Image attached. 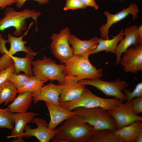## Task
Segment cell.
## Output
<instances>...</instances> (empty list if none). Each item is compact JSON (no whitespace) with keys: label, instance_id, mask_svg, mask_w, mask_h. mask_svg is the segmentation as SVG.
Returning <instances> with one entry per match:
<instances>
[{"label":"cell","instance_id":"cell-34","mask_svg":"<svg viewBox=\"0 0 142 142\" xmlns=\"http://www.w3.org/2000/svg\"><path fill=\"white\" fill-rule=\"evenodd\" d=\"M7 43H8V40L4 39L0 33V53L2 55L6 53L8 51L6 46Z\"/></svg>","mask_w":142,"mask_h":142},{"label":"cell","instance_id":"cell-6","mask_svg":"<svg viewBox=\"0 0 142 142\" xmlns=\"http://www.w3.org/2000/svg\"><path fill=\"white\" fill-rule=\"evenodd\" d=\"M33 75L42 80H57L60 83L64 80L63 73L64 65L58 64L51 58L43 56L42 59L32 60Z\"/></svg>","mask_w":142,"mask_h":142},{"label":"cell","instance_id":"cell-33","mask_svg":"<svg viewBox=\"0 0 142 142\" xmlns=\"http://www.w3.org/2000/svg\"><path fill=\"white\" fill-rule=\"evenodd\" d=\"M27 0H17L16 2V6L17 8H21ZM37 2L40 5L45 4L49 2V0H33Z\"/></svg>","mask_w":142,"mask_h":142},{"label":"cell","instance_id":"cell-3","mask_svg":"<svg viewBox=\"0 0 142 142\" xmlns=\"http://www.w3.org/2000/svg\"><path fill=\"white\" fill-rule=\"evenodd\" d=\"M64 65V75L75 77L78 81L99 78L103 74V69L93 66L89 57L73 55Z\"/></svg>","mask_w":142,"mask_h":142},{"label":"cell","instance_id":"cell-7","mask_svg":"<svg viewBox=\"0 0 142 142\" xmlns=\"http://www.w3.org/2000/svg\"><path fill=\"white\" fill-rule=\"evenodd\" d=\"M78 81L81 84L94 87L107 96L114 97L123 102L126 100L122 91L129 86L126 80L118 79L113 82L106 81L99 78L82 79Z\"/></svg>","mask_w":142,"mask_h":142},{"label":"cell","instance_id":"cell-5","mask_svg":"<svg viewBox=\"0 0 142 142\" xmlns=\"http://www.w3.org/2000/svg\"><path fill=\"white\" fill-rule=\"evenodd\" d=\"M123 101L116 98L106 99L96 96L88 89L86 88L78 99L74 101L60 103V105L69 110L82 107L102 108L107 110L116 107L123 103Z\"/></svg>","mask_w":142,"mask_h":142},{"label":"cell","instance_id":"cell-30","mask_svg":"<svg viewBox=\"0 0 142 142\" xmlns=\"http://www.w3.org/2000/svg\"><path fill=\"white\" fill-rule=\"evenodd\" d=\"M66 4L63 8L64 11L68 10H75L78 9H85L87 7L84 5L80 0H66Z\"/></svg>","mask_w":142,"mask_h":142},{"label":"cell","instance_id":"cell-36","mask_svg":"<svg viewBox=\"0 0 142 142\" xmlns=\"http://www.w3.org/2000/svg\"><path fill=\"white\" fill-rule=\"evenodd\" d=\"M17 0H0V8L4 9L16 3Z\"/></svg>","mask_w":142,"mask_h":142},{"label":"cell","instance_id":"cell-37","mask_svg":"<svg viewBox=\"0 0 142 142\" xmlns=\"http://www.w3.org/2000/svg\"><path fill=\"white\" fill-rule=\"evenodd\" d=\"M138 38L139 44H142V25L138 27Z\"/></svg>","mask_w":142,"mask_h":142},{"label":"cell","instance_id":"cell-15","mask_svg":"<svg viewBox=\"0 0 142 142\" xmlns=\"http://www.w3.org/2000/svg\"><path fill=\"white\" fill-rule=\"evenodd\" d=\"M138 29V27L134 25L125 28L123 31V35L125 37L120 41L116 50V65L120 63L122 54L130 46L133 45L135 47L140 44L139 42Z\"/></svg>","mask_w":142,"mask_h":142},{"label":"cell","instance_id":"cell-2","mask_svg":"<svg viewBox=\"0 0 142 142\" xmlns=\"http://www.w3.org/2000/svg\"><path fill=\"white\" fill-rule=\"evenodd\" d=\"M41 14L40 12L34 9H25L20 11H16L13 8H6L4 13V16L0 19V31L11 27H14L15 30L13 34L16 36H21L23 32L27 29L26 19L32 18L36 24L35 31H38L37 19Z\"/></svg>","mask_w":142,"mask_h":142},{"label":"cell","instance_id":"cell-26","mask_svg":"<svg viewBox=\"0 0 142 142\" xmlns=\"http://www.w3.org/2000/svg\"><path fill=\"white\" fill-rule=\"evenodd\" d=\"M47 80H42L34 75L30 77L26 84L23 87L17 89L18 93L26 91L33 93L40 89L43 85V84Z\"/></svg>","mask_w":142,"mask_h":142},{"label":"cell","instance_id":"cell-22","mask_svg":"<svg viewBox=\"0 0 142 142\" xmlns=\"http://www.w3.org/2000/svg\"><path fill=\"white\" fill-rule=\"evenodd\" d=\"M123 32V29H121L115 36L111 39L100 38L98 44L92 54L103 51L106 53H115L118 43L124 38Z\"/></svg>","mask_w":142,"mask_h":142},{"label":"cell","instance_id":"cell-35","mask_svg":"<svg viewBox=\"0 0 142 142\" xmlns=\"http://www.w3.org/2000/svg\"><path fill=\"white\" fill-rule=\"evenodd\" d=\"M82 2L85 6H90L96 9H98L99 6L97 4L95 0H80Z\"/></svg>","mask_w":142,"mask_h":142},{"label":"cell","instance_id":"cell-32","mask_svg":"<svg viewBox=\"0 0 142 142\" xmlns=\"http://www.w3.org/2000/svg\"><path fill=\"white\" fill-rule=\"evenodd\" d=\"M131 109L132 111L138 115L142 113V97L136 98L131 102Z\"/></svg>","mask_w":142,"mask_h":142},{"label":"cell","instance_id":"cell-24","mask_svg":"<svg viewBox=\"0 0 142 142\" xmlns=\"http://www.w3.org/2000/svg\"><path fill=\"white\" fill-rule=\"evenodd\" d=\"M88 142H123L115 134L114 130L106 129L96 131Z\"/></svg>","mask_w":142,"mask_h":142},{"label":"cell","instance_id":"cell-20","mask_svg":"<svg viewBox=\"0 0 142 142\" xmlns=\"http://www.w3.org/2000/svg\"><path fill=\"white\" fill-rule=\"evenodd\" d=\"M19 94L8 106L13 113L27 112L31 105L32 100V93L26 91Z\"/></svg>","mask_w":142,"mask_h":142},{"label":"cell","instance_id":"cell-8","mask_svg":"<svg viewBox=\"0 0 142 142\" xmlns=\"http://www.w3.org/2000/svg\"><path fill=\"white\" fill-rule=\"evenodd\" d=\"M70 35L68 27L61 30L59 34L53 33L51 37L50 49L61 63H65L74 55L69 41Z\"/></svg>","mask_w":142,"mask_h":142},{"label":"cell","instance_id":"cell-27","mask_svg":"<svg viewBox=\"0 0 142 142\" xmlns=\"http://www.w3.org/2000/svg\"><path fill=\"white\" fill-rule=\"evenodd\" d=\"M13 113L8 108L6 109L0 108V128L13 130L14 124Z\"/></svg>","mask_w":142,"mask_h":142},{"label":"cell","instance_id":"cell-25","mask_svg":"<svg viewBox=\"0 0 142 142\" xmlns=\"http://www.w3.org/2000/svg\"><path fill=\"white\" fill-rule=\"evenodd\" d=\"M32 25V24L31 23L24 34L20 37H15L10 34H8V40L10 44V46L14 47L18 52H23L34 56L37 54V53L34 52L30 48L26 46L25 44H27V41L23 40V36L27 35Z\"/></svg>","mask_w":142,"mask_h":142},{"label":"cell","instance_id":"cell-18","mask_svg":"<svg viewBox=\"0 0 142 142\" xmlns=\"http://www.w3.org/2000/svg\"><path fill=\"white\" fill-rule=\"evenodd\" d=\"M49 111L50 120L48 124L49 128L51 130L56 127L64 120L76 115L75 111L68 110L60 105L45 102Z\"/></svg>","mask_w":142,"mask_h":142},{"label":"cell","instance_id":"cell-13","mask_svg":"<svg viewBox=\"0 0 142 142\" xmlns=\"http://www.w3.org/2000/svg\"><path fill=\"white\" fill-rule=\"evenodd\" d=\"M139 9L136 4L131 3L129 7L115 14H112L108 11L104 12V15L107 18V21L105 24L102 25L99 29L101 35L104 39H108L109 31V28L114 24L119 22L126 17L129 14L133 16V20L138 18V13Z\"/></svg>","mask_w":142,"mask_h":142},{"label":"cell","instance_id":"cell-17","mask_svg":"<svg viewBox=\"0 0 142 142\" xmlns=\"http://www.w3.org/2000/svg\"><path fill=\"white\" fill-rule=\"evenodd\" d=\"M100 38L94 37L88 40H81L74 35H70L69 41L72 46L74 55L89 57L97 47Z\"/></svg>","mask_w":142,"mask_h":142},{"label":"cell","instance_id":"cell-11","mask_svg":"<svg viewBox=\"0 0 142 142\" xmlns=\"http://www.w3.org/2000/svg\"><path fill=\"white\" fill-rule=\"evenodd\" d=\"M31 123L36 124L37 127L32 129L30 126L26 125L22 135L23 138H28L34 136L40 142H49L57 133V129H49L46 120L42 118L34 116Z\"/></svg>","mask_w":142,"mask_h":142},{"label":"cell","instance_id":"cell-19","mask_svg":"<svg viewBox=\"0 0 142 142\" xmlns=\"http://www.w3.org/2000/svg\"><path fill=\"white\" fill-rule=\"evenodd\" d=\"M141 130L142 121H137L130 125L114 130V132L123 142H134L137 136Z\"/></svg>","mask_w":142,"mask_h":142},{"label":"cell","instance_id":"cell-39","mask_svg":"<svg viewBox=\"0 0 142 142\" xmlns=\"http://www.w3.org/2000/svg\"></svg>","mask_w":142,"mask_h":142},{"label":"cell","instance_id":"cell-12","mask_svg":"<svg viewBox=\"0 0 142 142\" xmlns=\"http://www.w3.org/2000/svg\"><path fill=\"white\" fill-rule=\"evenodd\" d=\"M123 54L120 63L126 72L137 74L142 70V44L128 48Z\"/></svg>","mask_w":142,"mask_h":142},{"label":"cell","instance_id":"cell-16","mask_svg":"<svg viewBox=\"0 0 142 142\" xmlns=\"http://www.w3.org/2000/svg\"><path fill=\"white\" fill-rule=\"evenodd\" d=\"M37 115L32 111L13 113L14 126L10 135L6 137L15 139L12 141L13 142H24L22 135L25 127L26 124L31 123L33 118Z\"/></svg>","mask_w":142,"mask_h":142},{"label":"cell","instance_id":"cell-31","mask_svg":"<svg viewBox=\"0 0 142 142\" xmlns=\"http://www.w3.org/2000/svg\"><path fill=\"white\" fill-rule=\"evenodd\" d=\"M14 71V64L0 71V85L9 80L11 75Z\"/></svg>","mask_w":142,"mask_h":142},{"label":"cell","instance_id":"cell-10","mask_svg":"<svg viewBox=\"0 0 142 142\" xmlns=\"http://www.w3.org/2000/svg\"><path fill=\"white\" fill-rule=\"evenodd\" d=\"M131 102L122 103L108 110L114 119L116 129L130 125L137 121H142V117L134 113L131 109Z\"/></svg>","mask_w":142,"mask_h":142},{"label":"cell","instance_id":"cell-29","mask_svg":"<svg viewBox=\"0 0 142 142\" xmlns=\"http://www.w3.org/2000/svg\"><path fill=\"white\" fill-rule=\"evenodd\" d=\"M122 92L126 98V102H130L135 97H142V82L138 83L132 92L130 89H124Z\"/></svg>","mask_w":142,"mask_h":142},{"label":"cell","instance_id":"cell-4","mask_svg":"<svg viewBox=\"0 0 142 142\" xmlns=\"http://www.w3.org/2000/svg\"><path fill=\"white\" fill-rule=\"evenodd\" d=\"M76 115L81 120L93 126L96 130L116 129L115 121L108 111L100 107L74 109Z\"/></svg>","mask_w":142,"mask_h":142},{"label":"cell","instance_id":"cell-21","mask_svg":"<svg viewBox=\"0 0 142 142\" xmlns=\"http://www.w3.org/2000/svg\"><path fill=\"white\" fill-rule=\"evenodd\" d=\"M10 56L14 62V73L19 74L20 72H23L29 77L33 75L32 62L34 59V56L27 54L24 57H19L14 55Z\"/></svg>","mask_w":142,"mask_h":142},{"label":"cell","instance_id":"cell-1","mask_svg":"<svg viewBox=\"0 0 142 142\" xmlns=\"http://www.w3.org/2000/svg\"><path fill=\"white\" fill-rule=\"evenodd\" d=\"M59 127L52 139L53 142H88L96 131L94 127L76 115L69 118Z\"/></svg>","mask_w":142,"mask_h":142},{"label":"cell","instance_id":"cell-14","mask_svg":"<svg viewBox=\"0 0 142 142\" xmlns=\"http://www.w3.org/2000/svg\"><path fill=\"white\" fill-rule=\"evenodd\" d=\"M32 100L35 104L43 101L54 104L59 105L60 90L59 86L51 82L43 85L37 91L32 93Z\"/></svg>","mask_w":142,"mask_h":142},{"label":"cell","instance_id":"cell-28","mask_svg":"<svg viewBox=\"0 0 142 142\" xmlns=\"http://www.w3.org/2000/svg\"><path fill=\"white\" fill-rule=\"evenodd\" d=\"M30 77L25 74H16L14 72L11 76L9 80L12 82L17 89L24 86Z\"/></svg>","mask_w":142,"mask_h":142},{"label":"cell","instance_id":"cell-38","mask_svg":"<svg viewBox=\"0 0 142 142\" xmlns=\"http://www.w3.org/2000/svg\"><path fill=\"white\" fill-rule=\"evenodd\" d=\"M134 142H142V130H141L137 135L135 139Z\"/></svg>","mask_w":142,"mask_h":142},{"label":"cell","instance_id":"cell-23","mask_svg":"<svg viewBox=\"0 0 142 142\" xmlns=\"http://www.w3.org/2000/svg\"><path fill=\"white\" fill-rule=\"evenodd\" d=\"M18 93L17 88L11 81L8 80L0 85V105H6L12 102Z\"/></svg>","mask_w":142,"mask_h":142},{"label":"cell","instance_id":"cell-9","mask_svg":"<svg viewBox=\"0 0 142 142\" xmlns=\"http://www.w3.org/2000/svg\"><path fill=\"white\" fill-rule=\"evenodd\" d=\"M75 77L65 76L64 80L59 83L60 90V103L70 102L79 98L86 89L79 83Z\"/></svg>","mask_w":142,"mask_h":142}]
</instances>
